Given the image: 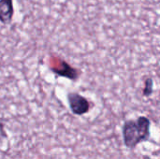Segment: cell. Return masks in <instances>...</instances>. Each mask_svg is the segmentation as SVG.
I'll list each match as a JSON object with an SVG mask.
<instances>
[{"instance_id": "6da1fadb", "label": "cell", "mask_w": 160, "mask_h": 159, "mask_svg": "<svg viewBox=\"0 0 160 159\" xmlns=\"http://www.w3.org/2000/svg\"><path fill=\"white\" fill-rule=\"evenodd\" d=\"M151 122L145 116H140L136 120H128L122 127L124 144L127 148L134 149L140 143L150 139Z\"/></svg>"}, {"instance_id": "7a4b0ae2", "label": "cell", "mask_w": 160, "mask_h": 159, "mask_svg": "<svg viewBox=\"0 0 160 159\" xmlns=\"http://www.w3.org/2000/svg\"><path fill=\"white\" fill-rule=\"evenodd\" d=\"M68 101L72 113L75 115H83L90 111L89 101L78 93H68Z\"/></svg>"}, {"instance_id": "3957f363", "label": "cell", "mask_w": 160, "mask_h": 159, "mask_svg": "<svg viewBox=\"0 0 160 159\" xmlns=\"http://www.w3.org/2000/svg\"><path fill=\"white\" fill-rule=\"evenodd\" d=\"M52 70L57 75L68 78L70 80H77L79 77V72L77 71V69L71 67L62 59L58 60V62L54 66H52Z\"/></svg>"}, {"instance_id": "277c9868", "label": "cell", "mask_w": 160, "mask_h": 159, "mask_svg": "<svg viewBox=\"0 0 160 159\" xmlns=\"http://www.w3.org/2000/svg\"><path fill=\"white\" fill-rule=\"evenodd\" d=\"M13 15V0H0V22L4 24L10 23Z\"/></svg>"}, {"instance_id": "5b68a950", "label": "cell", "mask_w": 160, "mask_h": 159, "mask_svg": "<svg viewBox=\"0 0 160 159\" xmlns=\"http://www.w3.org/2000/svg\"><path fill=\"white\" fill-rule=\"evenodd\" d=\"M153 92V82L151 79H148L145 82V87L143 89V95L149 97Z\"/></svg>"}, {"instance_id": "8992f818", "label": "cell", "mask_w": 160, "mask_h": 159, "mask_svg": "<svg viewBox=\"0 0 160 159\" xmlns=\"http://www.w3.org/2000/svg\"><path fill=\"white\" fill-rule=\"evenodd\" d=\"M8 138V134L5 130V126L4 123L1 121L0 119V146L2 145V143L4 142V141Z\"/></svg>"}]
</instances>
